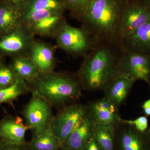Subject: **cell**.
Wrapping results in <instances>:
<instances>
[{
    "instance_id": "6da1fadb",
    "label": "cell",
    "mask_w": 150,
    "mask_h": 150,
    "mask_svg": "<svg viewBox=\"0 0 150 150\" xmlns=\"http://www.w3.org/2000/svg\"><path fill=\"white\" fill-rule=\"evenodd\" d=\"M124 52L120 43H97L85 57L77 76L83 89L103 91L114 78L121 75L119 62Z\"/></svg>"
},
{
    "instance_id": "7a4b0ae2",
    "label": "cell",
    "mask_w": 150,
    "mask_h": 150,
    "mask_svg": "<svg viewBox=\"0 0 150 150\" xmlns=\"http://www.w3.org/2000/svg\"><path fill=\"white\" fill-rule=\"evenodd\" d=\"M126 0H92L79 19L96 44L108 42L120 43L119 28Z\"/></svg>"
},
{
    "instance_id": "3957f363",
    "label": "cell",
    "mask_w": 150,
    "mask_h": 150,
    "mask_svg": "<svg viewBox=\"0 0 150 150\" xmlns=\"http://www.w3.org/2000/svg\"><path fill=\"white\" fill-rule=\"evenodd\" d=\"M29 86L31 93L42 97L53 107L75 103L82 96L83 89L77 75L54 71L40 74Z\"/></svg>"
},
{
    "instance_id": "277c9868",
    "label": "cell",
    "mask_w": 150,
    "mask_h": 150,
    "mask_svg": "<svg viewBox=\"0 0 150 150\" xmlns=\"http://www.w3.org/2000/svg\"><path fill=\"white\" fill-rule=\"evenodd\" d=\"M63 11L42 10L22 13L23 25L32 34L50 36L59 32L66 23Z\"/></svg>"
},
{
    "instance_id": "5b68a950",
    "label": "cell",
    "mask_w": 150,
    "mask_h": 150,
    "mask_svg": "<svg viewBox=\"0 0 150 150\" xmlns=\"http://www.w3.org/2000/svg\"><path fill=\"white\" fill-rule=\"evenodd\" d=\"M57 43L60 48L73 55L85 56L96 43L83 28H79L65 23L57 33Z\"/></svg>"
},
{
    "instance_id": "8992f818",
    "label": "cell",
    "mask_w": 150,
    "mask_h": 150,
    "mask_svg": "<svg viewBox=\"0 0 150 150\" xmlns=\"http://www.w3.org/2000/svg\"><path fill=\"white\" fill-rule=\"evenodd\" d=\"M88 114L87 105L75 103L60 108L57 114L54 115L50 125L53 133L62 145Z\"/></svg>"
},
{
    "instance_id": "52a82bcc",
    "label": "cell",
    "mask_w": 150,
    "mask_h": 150,
    "mask_svg": "<svg viewBox=\"0 0 150 150\" xmlns=\"http://www.w3.org/2000/svg\"><path fill=\"white\" fill-rule=\"evenodd\" d=\"M23 111L25 123L35 135L41 133L50 126L54 115L52 107L43 98L34 93Z\"/></svg>"
},
{
    "instance_id": "ba28073f",
    "label": "cell",
    "mask_w": 150,
    "mask_h": 150,
    "mask_svg": "<svg viewBox=\"0 0 150 150\" xmlns=\"http://www.w3.org/2000/svg\"><path fill=\"white\" fill-rule=\"evenodd\" d=\"M149 21L150 11L143 4L131 0H126L119 25L120 42Z\"/></svg>"
},
{
    "instance_id": "9c48e42d",
    "label": "cell",
    "mask_w": 150,
    "mask_h": 150,
    "mask_svg": "<svg viewBox=\"0 0 150 150\" xmlns=\"http://www.w3.org/2000/svg\"><path fill=\"white\" fill-rule=\"evenodd\" d=\"M121 74L135 81L150 82V56L134 52L124 51L119 62Z\"/></svg>"
},
{
    "instance_id": "30bf717a",
    "label": "cell",
    "mask_w": 150,
    "mask_h": 150,
    "mask_svg": "<svg viewBox=\"0 0 150 150\" xmlns=\"http://www.w3.org/2000/svg\"><path fill=\"white\" fill-rule=\"evenodd\" d=\"M148 130L142 133L121 120L116 126L115 136L120 150H149L150 139Z\"/></svg>"
},
{
    "instance_id": "8fae6325",
    "label": "cell",
    "mask_w": 150,
    "mask_h": 150,
    "mask_svg": "<svg viewBox=\"0 0 150 150\" xmlns=\"http://www.w3.org/2000/svg\"><path fill=\"white\" fill-rule=\"evenodd\" d=\"M86 105L88 115L95 123L117 126L121 123L119 108L104 96Z\"/></svg>"
},
{
    "instance_id": "7c38bea8",
    "label": "cell",
    "mask_w": 150,
    "mask_h": 150,
    "mask_svg": "<svg viewBox=\"0 0 150 150\" xmlns=\"http://www.w3.org/2000/svg\"><path fill=\"white\" fill-rule=\"evenodd\" d=\"M29 128L19 116L6 115L0 119V142L13 144H26L25 134Z\"/></svg>"
},
{
    "instance_id": "4fadbf2b",
    "label": "cell",
    "mask_w": 150,
    "mask_h": 150,
    "mask_svg": "<svg viewBox=\"0 0 150 150\" xmlns=\"http://www.w3.org/2000/svg\"><path fill=\"white\" fill-rule=\"evenodd\" d=\"M94 124L88 114L69 135L62 147L68 150H85L93 137Z\"/></svg>"
},
{
    "instance_id": "5bb4252c",
    "label": "cell",
    "mask_w": 150,
    "mask_h": 150,
    "mask_svg": "<svg viewBox=\"0 0 150 150\" xmlns=\"http://www.w3.org/2000/svg\"><path fill=\"white\" fill-rule=\"evenodd\" d=\"M136 81L128 76L119 75L105 87L103 91L104 96L119 109L126 102Z\"/></svg>"
},
{
    "instance_id": "9a60e30c",
    "label": "cell",
    "mask_w": 150,
    "mask_h": 150,
    "mask_svg": "<svg viewBox=\"0 0 150 150\" xmlns=\"http://www.w3.org/2000/svg\"><path fill=\"white\" fill-rule=\"evenodd\" d=\"M33 34L23 25L6 34L0 40V50L6 53L17 54L31 46Z\"/></svg>"
},
{
    "instance_id": "2e32d148",
    "label": "cell",
    "mask_w": 150,
    "mask_h": 150,
    "mask_svg": "<svg viewBox=\"0 0 150 150\" xmlns=\"http://www.w3.org/2000/svg\"><path fill=\"white\" fill-rule=\"evenodd\" d=\"M123 50L150 56V21L121 40Z\"/></svg>"
},
{
    "instance_id": "e0dca14e",
    "label": "cell",
    "mask_w": 150,
    "mask_h": 150,
    "mask_svg": "<svg viewBox=\"0 0 150 150\" xmlns=\"http://www.w3.org/2000/svg\"><path fill=\"white\" fill-rule=\"evenodd\" d=\"M30 59L34 62L40 74L53 71L55 60L53 50L41 42H32L30 46Z\"/></svg>"
},
{
    "instance_id": "ac0fdd59",
    "label": "cell",
    "mask_w": 150,
    "mask_h": 150,
    "mask_svg": "<svg viewBox=\"0 0 150 150\" xmlns=\"http://www.w3.org/2000/svg\"><path fill=\"white\" fill-rule=\"evenodd\" d=\"M21 10L8 4L0 6V34H7L23 25Z\"/></svg>"
},
{
    "instance_id": "d6986e66",
    "label": "cell",
    "mask_w": 150,
    "mask_h": 150,
    "mask_svg": "<svg viewBox=\"0 0 150 150\" xmlns=\"http://www.w3.org/2000/svg\"><path fill=\"white\" fill-rule=\"evenodd\" d=\"M11 67L18 77L28 85L34 82L40 74L36 65L29 57L21 56L16 58Z\"/></svg>"
},
{
    "instance_id": "ffe728a7",
    "label": "cell",
    "mask_w": 150,
    "mask_h": 150,
    "mask_svg": "<svg viewBox=\"0 0 150 150\" xmlns=\"http://www.w3.org/2000/svg\"><path fill=\"white\" fill-rule=\"evenodd\" d=\"M27 145L29 150H59L62 146L50 125L41 133L33 135Z\"/></svg>"
},
{
    "instance_id": "44dd1931",
    "label": "cell",
    "mask_w": 150,
    "mask_h": 150,
    "mask_svg": "<svg viewBox=\"0 0 150 150\" xmlns=\"http://www.w3.org/2000/svg\"><path fill=\"white\" fill-rule=\"evenodd\" d=\"M116 126L95 123L93 135L101 150H114Z\"/></svg>"
},
{
    "instance_id": "7402d4cb",
    "label": "cell",
    "mask_w": 150,
    "mask_h": 150,
    "mask_svg": "<svg viewBox=\"0 0 150 150\" xmlns=\"http://www.w3.org/2000/svg\"><path fill=\"white\" fill-rule=\"evenodd\" d=\"M29 91V85L25 81L18 78L13 85L0 89V105L13 102L19 97Z\"/></svg>"
},
{
    "instance_id": "603a6c76",
    "label": "cell",
    "mask_w": 150,
    "mask_h": 150,
    "mask_svg": "<svg viewBox=\"0 0 150 150\" xmlns=\"http://www.w3.org/2000/svg\"><path fill=\"white\" fill-rule=\"evenodd\" d=\"M65 6L60 0H30L22 9V13L42 10L63 11Z\"/></svg>"
},
{
    "instance_id": "cb8c5ba5",
    "label": "cell",
    "mask_w": 150,
    "mask_h": 150,
    "mask_svg": "<svg viewBox=\"0 0 150 150\" xmlns=\"http://www.w3.org/2000/svg\"><path fill=\"white\" fill-rule=\"evenodd\" d=\"M18 78L11 67H0V89L13 85Z\"/></svg>"
},
{
    "instance_id": "d4e9b609",
    "label": "cell",
    "mask_w": 150,
    "mask_h": 150,
    "mask_svg": "<svg viewBox=\"0 0 150 150\" xmlns=\"http://www.w3.org/2000/svg\"><path fill=\"white\" fill-rule=\"evenodd\" d=\"M92 0H62L65 8L69 9L78 19Z\"/></svg>"
},
{
    "instance_id": "484cf974",
    "label": "cell",
    "mask_w": 150,
    "mask_h": 150,
    "mask_svg": "<svg viewBox=\"0 0 150 150\" xmlns=\"http://www.w3.org/2000/svg\"><path fill=\"white\" fill-rule=\"evenodd\" d=\"M122 121L133 126L137 131L144 133L149 129V119L145 115L139 116L133 120L122 119Z\"/></svg>"
},
{
    "instance_id": "4316f807",
    "label": "cell",
    "mask_w": 150,
    "mask_h": 150,
    "mask_svg": "<svg viewBox=\"0 0 150 150\" xmlns=\"http://www.w3.org/2000/svg\"><path fill=\"white\" fill-rule=\"evenodd\" d=\"M0 150H29L27 144L25 145L13 144L0 142Z\"/></svg>"
},
{
    "instance_id": "83f0119b",
    "label": "cell",
    "mask_w": 150,
    "mask_h": 150,
    "mask_svg": "<svg viewBox=\"0 0 150 150\" xmlns=\"http://www.w3.org/2000/svg\"><path fill=\"white\" fill-rule=\"evenodd\" d=\"M9 4L14 6L20 10H22L25 5L30 0H6Z\"/></svg>"
},
{
    "instance_id": "f1b7e54d",
    "label": "cell",
    "mask_w": 150,
    "mask_h": 150,
    "mask_svg": "<svg viewBox=\"0 0 150 150\" xmlns=\"http://www.w3.org/2000/svg\"><path fill=\"white\" fill-rule=\"evenodd\" d=\"M150 93V82L149 83ZM142 111L145 116L147 117L150 116V97L143 103L141 106Z\"/></svg>"
},
{
    "instance_id": "f546056e",
    "label": "cell",
    "mask_w": 150,
    "mask_h": 150,
    "mask_svg": "<svg viewBox=\"0 0 150 150\" xmlns=\"http://www.w3.org/2000/svg\"><path fill=\"white\" fill-rule=\"evenodd\" d=\"M85 150H101L94 135L88 142Z\"/></svg>"
},
{
    "instance_id": "4dcf8cb0",
    "label": "cell",
    "mask_w": 150,
    "mask_h": 150,
    "mask_svg": "<svg viewBox=\"0 0 150 150\" xmlns=\"http://www.w3.org/2000/svg\"><path fill=\"white\" fill-rule=\"evenodd\" d=\"M143 4L150 11V0H145Z\"/></svg>"
},
{
    "instance_id": "1f68e13d",
    "label": "cell",
    "mask_w": 150,
    "mask_h": 150,
    "mask_svg": "<svg viewBox=\"0 0 150 150\" xmlns=\"http://www.w3.org/2000/svg\"><path fill=\"white\" fill-rule=\"evenodd\" d=\"M59 150H68L66 149H64V148L62 147Z\"/></svg>"
},
{
    "instance_id": "d6a6232c",
    "label": "cell",
    "mask_w": 150,
    "mask_h": 150,
    "mask_svg": "<svg viewBox=\"0 0 150 150\" xmlns=\"http://www.w3.org/2000/svg\"><path fill=\"white\" fill-rule=\"evenodd\" d=\"M149 130V137L150 139V128H149V130Z\"/></svg>"
},
{
    "instance_id": "836d02e7",
    "label": "cell",
    "mask_w": 150,
    "mask_h": 150,
    "mask_svg": "<svg viewBox=\"0 0 150 150\" xmlns=\"http://www.w3.org/2000/svg\"><path fill=\"white\" fill-rule=\"evenodd\" d=\"M2 64H1V59H0V67H1V66H2Z\"/></svg>"
}]
</instances>
